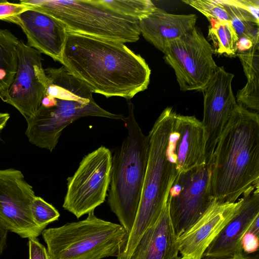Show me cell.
Masks as SVG:
<instances>
[{"instance_id":"6da1fadb","label":"cell","mask_w":259,"mask_h":259,"mask_svg":"<svg viewBox=\"0 0 259 259\" xmlns=\"http://www.w3.org/2000/svg\"><path fill=\"white\" fill-rule=\"evenodd\" d=\"M61 64L93 93L129 100L148 88L151 69L122 42L67 31Z\"/></svg>"},{"instance_id":"7a4b0ae2","label":"cell","mask_w":259,"mask_h":259,"mask_svg":"<svg viewBox=\"0 0 259 259\" xmlns=\"http://www.w3.org/2000/svg\"><path fill=\"white\" fill-rule=\"evenodd\" d=\"M213 199L236 202L259 183V116L237 104L217 144L210 163Z\"/></svg>"},{"instance_id":"3957f363","label":"cell","mask_w":259,"mask_h":259,"mask_svg":"<svg viewBox=\"0 0 259 259\" xmlns=\"http://www.w3.org/2000/svg\"><path fill=\"white\" fill-rule=\"evenodd\" d=\"M47 84L45 95L54 98L53 106H41L34 116L26 120L25 133L28 141L52 152L63 130L75 120L85 116H98L122 120L123 114L111 113L98 105L92 93L62 66L45 70Z\"/></svg>"},{"instance_id":"277c9868","label":"cell","mask_w":259,"mask_h":259,"mask_svg":"<svg viewBox=\"0 0 259 259\" xmlns=\"http://www.w3.org/2000/svg\"><path fill=\"white\" fill-rule=\"evenodd\" d=\"M176 114L172 107L165 108L148 135V159L139 205L132 229L117 259H130L143 234L155 223L167 203L170 187L178 175L166 153Z\"/></svg>"},{"instance_id":"5b68a950","label":"cell","mask_w":259,"mask_h":259,"mask_svg":"<svg viewBox=\"0 0 259 259\" xmlns=\"http://www.w3.org/2000/svg\"><path fill=\"white\" fill-rule=\"evenodd\" d=\"M124 117L127 136L112 158L108 203L120 225L130 233L138 211L146 169L149 137L136 120L133 104L127 101Z\"/></svg>"},{"instance_id":"8992f818","label":"cell","mask_w":259,"mask_h":259,"mask_svg":"<svg viewBox=\"0 0 259 259\" xmlns=\"http://www.w3.org/2000/svg\"><path fill=\"white\" fill-rule=\"evenodd\" d=\"M83 220L67 223L41 232L51 259L117 257L128 234L120 225L96 217L94 210Z\"/></svg>"},{"instance_id":"52a82bcc","label":"cell","mask_w":259,"mask_h":259,"mask_svg":"<svg viewBox=\"0 0 259 259\" xmlns=\"http://www.w3.org/2000/svg\"><path fill=\"white\" fill-rule=\"evenodd\" d=\"M21 4L61 21L68 32L123 44L141 34L139 20L119 14L98 0H22Z\"/></svg>"},{"instance_id":"ba28073f","label":"cell","mask_w":259,"mask_h":259,"mask_svg":"<svg viewBox=\"0 0 259 259\" xmlns=\"http://www.w3.org/2000/svg\"><path fill=\"white\" fill-rule=\"evenodd\" d=\"M112 154L103 146L85 155L71 177L63 207L77 218L88 214L102 204L110 183Z\"/></svg>"},{"instance_id":"9c48e42d","label":"cell","mask_w":259,"mask_h":259,"mask_svg":"<svg viewBox=\"0 0 259 259\" xmlns=\"http://www.w3.org/2000/svg\"><path fill=\"white\" fill-rule=\"evenodd\" d=\"M212 46L195 26L182 37L170 42L163 53L174 70L182 91H203L217 70Z\"/></svg>"},{"instance_id":"30bf717a","label":"cell","mask_w":259,"mask_h":259,"mask_svg":"<svg viewBox=\"0 0 259 259\" xmlns=\"http://www.w3.org/2000/svg\"><path fill=\"white\" fill-rule=\"evenodd\" d=\"M210 166L203 164L179 173L170 187L167 199L177 237L192 225L213 201Z\"/></svg>"},{"instance_id":"8fae6325","label":"cell","mask_w":259,"mask_h":259,"mask_svg":"<svg viewBox=\"0 0 259 259\" xmlns=\"http://www.w3.org/2000/svg\"><path fill=\"white\" fill-rule=\"evenodd\" d=\"M18 67L12 83L0 98L15 108L26 120L34 116L45 95L47 77L41 53L19 40L17 47Z\"/></svg>"},{"instance_id":"7c38bea8","label":"cell","mask_w":259,"mask_h":259,"mask_svg":"<svg viewBox=\"0 0 259 259\" xmlns=\"http://www.w3.org/2000/svg\"><path fill=\"white\" fill-rule=\"evenodd\" d=\"M35 196L21 171L0 169V221L9 231L23 238H37L41 234L43 230L35 224L31 212Z\"/></svg>"},{"instance_id":"4fadbf2b","label":"cell","mask_w":259,"mask_h":259,"mask_svg":"<svg viewBox=\"0 0 259 259\" xmlns=\"http://www.w3.org/2000/svg\"><path fill=\"white\" fill-rule=\"evenodd\" d=\"M234 77L223 66L218 67L202 91L203 118L201 122L206 138V164H210L219 139L237 105L232 88Z\"/></svg>"},{"instance_id":"5bb4252c","label":"cell","mask_w":259,"mask_h":259,"mask_svg":"<svg viewBox=\"0 0 259 259\" xmlns=\"http://www.w3.org/2000/svg\"><path fill=\"white\" fill-rule=\"evenodd\" d=\"M241 203H221L214 199L206 210L177 237L180 259H202L203 254L234 217Z\"/></svg>"},{"instance_id":"9a60e30c","label":"cell","mask_w":259,"mask_h":259,"mask_svg":"<svg viewBox=\"0 0 259 259\" xmlns=\"http://www.w3.org/2000/svg\"><path fill=\"white\" fill-rule=\"evenodd\" d=\"M206 138L201 121L194 116L176 114L166 153L178 174L206 163Z\"/></svg>"},{"instance_id":"2e32d148","label":"cell","mask_w":259,"mask_h":259,"mask_svg":"<svg viewBox=\"0 0 259 259\" xmlns=\"http://www.w3.org/2000/svg\"><path fill=\"white\" fill-rule=\"evenodd\" d=\"M240 198L239 209L206 250L203 258L223 259L244 254L242 237L259 216V183L247 190Z\"/></svg>"},{"instance_id":"e0dca14e","label":"cell","mask_w":259,"mask_h":259,"mask_svg":"<svg viewBox=\"0 0 259 259\" xmlns=\"http://www.w3.org/2000/svg\"><path fill=\"white\" fill-rule=\"evenodd\" d=\"M16 24L25 34L28 46L61 63L67 31L61 21L30 9L18 16Z\"/></svg>"},{"instance_id":"ac0fdd59","label":"cell","mask_w":259,"mask_h":259,"mask_svg":"<svg viewBox=\"0 0 259 259\" xmlns=\"http://www.w3.org/2000/svg\"><path fill=\"white\" fill-rule=\"evenodd\" d=\"M197 19L195 14H174L156 7L139 23L144 38L163 53L170 42L192 30Z\"/></svg>"},{"instance_id":"d6986e66","label":"cell","mask_w":259,"mask_h":259,"mask_svg":"<svg viewBox=\"0 0 259 259\" xmlns=\"http://www.w3.org/2000/svg\"><path fill=\"white\" fill-rule=\"evenodd\" d=\"M177 238L167 201L157 221L143 234L130 259H180Z\"/></svg>"},{"instance_id":"ffe728a7","label":"cell","mask_w":259,"mask_h":259,"mask_svg":"<svg viewBox=\"0 0 259 259\" xmlns=\"http://www.w3.org/2000/svg\"><path fill=\"white\" fill-rule=\"evenodd\" d=\"M238 56L247 78V83L237 91L236 101L245 108L259 110V42L249 50L238 52Z\"/></svg>"},{"instance_id":"44dd1931","label":"cell","mask_w":259,"mask_h":259,"mask_svg":"<svg viewBox=\"0 0 259 259\" xmlns=\"http://www.w3.org/2000/svg\"><path fill=\"white\" fill-rule=\"evenodd\" d=\"M19 42L9 30L0 29V94L8 89L16 73Z\"/></svg>"},{"instance_id":"7402d4cb","label":"cell","mask_w":259,"mask_h":259,"mask_svg":"<svg viewBox=\"0 0 259 259\" xmlns=\"http://www.w3.org/2000/svg\"><path fill=\"white\" fill-rule=\"evenodd\" d=\"M209 22L208 38L212 42L213 52L235 56L239 38L231 21L212 19Z\"/></svg>"},{"instance_id":"603a6c76","label":"cell","mask_w":259,"mask_h":259,"mask_svg":"<svg viewBox=\"0 0 259 259\" xmlns=\"http://www.w3.org/2000/svg\"><path fill=\"white\" fill-rule=\"evenodd\" d=\"M225 7L239 38H246L253 44L259 42L258 23L246 10L237 4L235 0H218Z\"/></svg>"},{"instance_id":"cb8c5ba5","label":"cell","mask_w":259,"mask_h":259,"mask_svg":"<svg viewBox=\"0 0 259 259\" xmlns=\"http://www.w3.org/2000/svg\"><path fill=\"white\" fill-rule=\"evenodd\" d=\"M98 2L119 14L139 21L148 15L156 7L150 0H98Z\"/></svg>"},{"instance_id":"d4e9b609","label":"cell","mask_w":259,"mask_h":259,"mask_svg":"<svg viewBox=\"0 0 259 259\" xmlns=\"http://www.w3.org/2000/svg\"><path fill=\"white\" fill-rule=\"evenodd\" d=\"M31 212L35 224L45 229L48 225L58 220L60 213L52 204L39 196H35L31 204Z\"/></svg>"},{"instance_id":"484cf974","label":"cell","mask_w":259,"mask_h":259,"mask_svg":"<svg viewBox=\"0 0 259 259\" xmlns=\"http://www.w3.org/2000/svg\"><path fill=\"white\" fill-rule=\"evenodd\" d=\"M182 2L202 14L208 21L229 20L225 7L218 0H183Z\"/></svg>"},{"instance_id":"4316f807","label":"cell","mask_w":259,"mask_h":259,"mask_svg":"<svg viewBox=\"0 0 259 259\" xmlns=\"http://www.w3.org/2000/svg\"><path fill=\"white\" fill-rule=\"evenodd\" d=\"M30 9L29 6L20 3L0 0V20L16 24L18 16Z\"/></svg>"},{"instance_id":"83f0119b","label":"cell","mask_w":259,"mask_h":259,"mask_svg":"<svg viewBox=\"0 0 259 259\" xmlns=\"http://www.w3.org/2000/svg\"><path fill=\"white\" fill-rule=\"evenodd\" d=\"M29 259H51L47 249L37 238H28Z\"/></svg>"},{"instance_id":"f1b7e54d","label":"cell","mask_w":259,"mask_h":259,"mask_svg":"<svg viewBox=\"0 0 259 259\" xmlns=\"http://www.w3.org/2000/svg\"><path fill=\"white\" fill-rule=\"evenodd\" d=\"M258 236L256 234L250 232L245 233L241 240L243 252L250 254L256 251L258 248Z\"/></svg>"},{"instance_id":"f546056e","label":"cell","mask_w":259,"mask_h":259,"mask_svg":"<svg viewBox=\"0 0 259 259\" xmlns=\"http://www.w3.org/2000/svg\"><path fill=\"white\" fill-rule=\"evenodd\" d=\"M237 5L248 12L259 23V1L258 0H235Z\"/></svg>"},{"instance_id":"4dcf8cb0","label":"cell","mask_w":259,"mask_h":259,"mask_svg":"<svg viewBox=\"0 0 259 259\" xmlns=\"http://www.w3.org/2000/svg\"><path fill=\"white\" fill-rule=\"evenodd\" d=\"M8 232V230L0 221V256L6 247Z\"/></svg>"},{"instance_id":"1f68e13d","label":"cell","mask_w":259,"mask_h":259,"mask_svg":"<svg viewBox=\"0 0 259 259\" xmlns=\"http://www.w3.org/2000/svg\"><path fill=\"white\" fill-rule=\"evenodd\" d=\"M259 216L252 222L248 232H252L259 236Z\"/></svg>"},{"instance_id":"d6a6232c","label":"cell","mask_w":259,"mask_h":259,"mask_svg":"<svg viewBox=\"0 0 259 259\" xmlns=\"http://www.w3.org/2000/svg\"><path fill=\"white\" fill-rule=\"evenodd\" d=\"M10 115L8 113H0V133L6 126Z\"/></svg>"},{"instance_id":"836d02e7","label":"cell","mask_w":259,"mask_h":259,"mask_svg":"<svg viewBox=\"0 0 259 259\" xmlns=\"http://www.w3.org/2000/svg\"><path fill=\"white\" fill-rule=\"evenodd\" d=\"M202 259H217V258H202ZM223 259H255V258H252L249 256H245L244 255V254H243L241 255H238V256H236L231 257V258H223ZM257 259H258V258H257Z\"/></svg>"}]
</instances>
